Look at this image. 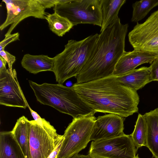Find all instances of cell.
<instances>
[{
    "label": "cell",
    "instance_id": "cell-1",
    "mask_svg": "<svg viewBox=\"0 0 158 158\" xmlns=\"http://www.w3.org/2000/svg\"><path fill=\"white\" fill-rule=\"evenodd\" d=\"M72 87L95 113L113 114L126 118L138 111L139 98L137 91L122 84L113 75L76 83Z\"/></svg>",
    "mask_w": 158,
    "mask_h": 158
},
{
    "label": "cell",
    "instance_id": "cell-2",
    "mask_svg": "<svg viewBox=\"0 0 158 158\" xmlns=\"http://www.w3.org/2000/svg\"><path fill=\"white\" fill-rule=\"evenodd\" d=\"M128 25L118 18L99 34L87 60L75 77L77 83L93 81L113 75L118 60L125 52Z\"/></svg>",
    "mask_w": 158,
    "mask_h": 158
},
{
    "label": "cell",
    "instance_id": "cell-3",
    "mask_svg": "<svg viewBox=\"0 0 158 158\" xmlns=\"http://www.w3.org/2000/svg\"><path fill=\"white\" fill-rule=\"evenodd\" d=\"M29 82L37 101L41 104L51 106L73 118L95 113L80 97L72 86H66L58 83H44L39 84L30 80Z\"/></svg>",
    "mask_w": 158,
    "mask_h": 158
},
{
    "label": "cell",
    "instance_id": "cell-4",
    "mask_svg": "<svg viewBox=\"0 0 158 158\" xmlns=\"http://www.w3.org/2000/svg\"><path fill=\"white\" fill-rule=\"evenodd\" d=\"M99 35L96 33L80 41L69 40L64 50L53 57V72L58 84H63L67 80L79 73Z\"/></svg>",
    "mask_w": 158,
    "mask_h": 158
},
{
    "label": "cell",
    "instance_id": "cell-5",
    "mask_svg": "<svg viewBox=\"0 0 158 158\" xmlns=\"http://www.w3.org/2000/svg\"><path fill=\"white\" fill-rule=\"evenodd\" d=\"M95 114L73 118L63 135L57 158H70L86 147L96 119Z\"/></svg>",
    "mask_w": 158,
    "mask_h": 158
},
{
    "label": "cell",
    "instance_id": "cell-6",
    "mask_svg": "<svg viewBox=\"0 0 158 158\" xmlns=\"http://www.w3.org/2000/svg\"><path fill=\"white\" fill-rule=\"evenodd\" d=\"M50 123L41 118L30 121L29 130L31 158H47L63 138Z\"/></svg>",
    "mask_w": 158,
    "mask_h": 158
},
{
    "label": "cell",
    "instance_id": "cell-7",
    "mask_svg": "<svg viewBox=\"0 0 158 158\" xmlns=\"http://www.w3.org/2000/svg\"><path fill=\"white\" fill-rule=\"evenodd\" d=\"M101 0H71L56 5L54 12L67 18L73 26L89 24L101 27L102 16Z\"/></svg>",
    "mask_w": 158,
    "mask_h": 158
},
{
    "label": "cell",
    "instance_id": "cell-8",
    "mask_svg": "<svg viewBox=\"0 0 158 158\" xmlns=\"http://www.w3.org/2000/svg\"><path fill=\"white\" fill-rule=\"evenodd\" d=\"M137 151L130 135L124 134L92 141L88 155L90 158H135Z\"/></svg>",
    "mask_w": 158,
    "mask_h": 158
},
{
    "label": "cell",
    "instance_id": "cell-9",
    "mask_svg": "<svg viewBox=\"0 0 158 158\" xmlns=\"http://www.w3.org/2000/svg\"><path fill=\"white\" fill-rule=\"evenodd\" d=\"M6 6L7 16L0 26L1 31L10 25L5 34L6 36L22 21L32 16L39 19H45L46 9L40 0H3Z\"/></svg>",
    "mask_w": 158,
    "mask_h": 158
},
{
    "label": "cell",
    "instance_id": "cell-10",
    "mask_svg": "<svg viewBox=\"0 0 158 158\" xmlns=\"http://www.w3.org/2000/svg\"><path fill=\"white\" fill-rule=\"evenodd\" d=\"M128 37L134 50L158 55V10L143 23H137Z\"/></svg>",
    "mask_w": 158,
    "mask_h": 158
},
{
    "label": "cell",
    "instance_id": "cell-11",
    "mask_svg": "<svg viewBox=\"0 0 158 158\" xmlns=\"http://www.w3.org/2000/svg\"><path fill=\"white\" fill-rule=\"evenodd\" d=\"M0 104L26 108L28 104L18 80L15 69L11 72L6 68L0 70Z\"/></svg>",
    "mask_w": 158,
    "mask_h": 158
},
{
    "label": "cell",
    "instance_id": "cell-12",
    "mask_svg": "<svg viewBox=\"0 0 158 158\" xmlns=\"http://www.w3.org/2000/svg\"><path fill=\"white\" fill-rule=\"evenodd\" d=\"M124 119L118 115L109 114L96 119L90 141H95L121 136L123 133Z\"/></svg>",
    "mask_w": 158,
    "mask_h": 158
},
{
    "label": "cell",
    "instance_id": "cell-13",
    "mask_svg": "<svg viewBox=\"0 0 158 158\" xmlns=\"http://www.w3.org/2000/svg\"><path fill=\"white\" fill-rule=\"evenodd\" d=\"M158 57L157 55L139 50L125 51L117 62L113 75H122L133 70L142 64H151Z\"/></svg>",
    "mask_w": 158,
    "mask_h": 158
},
{
    "label": "cell",
    "instance_id": "cell-14",
    "mask_svg": "<svg viewBox=\"0 0 158 158\" xmlns=\"http://www.w3.org/2000/svg\"><path fill=\"white\" fill-rule=\"evenodd\" d=\"M146 122V146L154 158H158V108L143 115Z\"/></svg>",
    "mask_w": 158,
    "mask_h": 158
},
{
    "label": "cell",
    "instance_id": "cell-15",
    "mask_svg": "<svg viewBox=\"0 0 158 158\" xmlns=\"http://www.w3.org/2000/svg\"><path fill=\"white\" fill-rule=\"evenodd\" d=\"M150 74L149 67H142L116 77L122 84L137 91L150 82Z\"/></svg>",
    "mask_w": 158,
    "mask_h": 158
},
{
    "label": "cell",
    "instance_id": "cell-16",
    "mask_svg": "<svg viewBox=\"0 0 158 158\" xmlns=\"http://www.w3.org/2000/svg\"><path fill=\"white\" fill-rule=\"evenodd\" d=\"M22 66L29 73L35 74L44 71H53V58L47 55L25 54L21 61Z\"/></svg>",
    "mask_w": 158,
    "mask_h": 158
},
{
    "label": "cell",
    "instance_id": "cell-17",
    "mask_svg": "<svg viewBox=\"0 0 158 158\" xmlns=\"http://www.w3.org/2000/svg\"><path fill=\"white\" fill-rule=\"evenodd\" d=\"M30 126V121L23 116L17 119L11 131L25 158H31L29 141Z\"/></svg>",
    "mask_w": 158,
    "mask_h": 158
},
{
    "label": "cell",
    "instance_id": "cell-18",
    "mask_svg": "<svg viewBox=\"0 0 158 158\" xmlns=\"http://www.w3.org/2000/svg\"><path fill=\"white\" fill-rule=\"evenodd\" d=\"M0 158H25L11 131L0 132Z\"/></svg>",
    "mask_w": 158,
    "mask_h": 158
},
{
    "label": "cell",
    "instance_id": "cell-19",
    "mask_svg": "<svg viewBox=\"0 0 158 158\" xmlns=\"http://www.w3.org/2000/svg\"><path fill=\"white\" fill-rule=\"evenodd\" d=\"M126 1V0H101L102 23L101 32L119 18V11Z\"/></svg>",
    "mask_w": 158,
    "mask_h": 158
},
{
    "label": "cell",
    "instance_id": "cell-20",
    "mask_svg": "<svg viewBox=\"0 0 158 158\" xmlns=\"http://www.w3.org/2000/svg\"><path fill=\"white\" fill-rule=\"evenodd\" d=\"M45 19L48 22L50 29L58 36H63L73 26L67 18L55 12L46 14Z\"/></svg>",
    "mask_w": 158,
    "mask_h": 158
},
{
    "label": "cell",
    "instance_id": "cell-21",
    "mask_svg": "<svg viewBox=\"0 0 158 158\" xmlns=\"http://www.w3.org/2000/svg\"><path fill=\"white\" fill-rule=\"evenodd\" d=\"M158 6V0H141L132 5L133 12L131 21L138 22L147 15L153 8Z\"/></svg>",
    "mask_w": 158,
    "mask_h": 158
},
{
    "label": "cell",
    "instance_id": "cell-22",
    "mask_svg": "<svg viewBox=\"0 0 158 158\" xmlns=\"http://www.w3.org/2000/svg\"><path fill=\"white\" fill-rule=\"evenodd\" d=\"M147 127L143 115L139 114L132 133L130 135L138 150L139 148L146 146Z\"/></svg>",
    "mask_w": 158,
    "mask_h": 158
},
{
    "label": "cell",
    "instance_id": "cell-23",
    "mask_svg": "<svg viewBox=\"0 0 158 158\" xmlns=\"http://www.w3.org/2000/svg\"><path fill=\"white\" fill-rule=\"evenodd\" d=\"M19 34L17 32L5 36V38L0 42V51L5 50V47L9 44L19 40Z\"/></svg>",
    "mask_w": 158,
    "mask_h": 158
},
{
    "label": "cell",
    "instance_id": "cell-24",
    "mask_svg": "<svg viewBox=\"0 0 158 158\" xmlns=\"http://www.w3.org/2000/svg\"><path fill=\"white\" fill-rule=\"evenodd\" d=\"M150 71V81H158V57L148 67Z\"/></svg>",
    "mask_w": 158,
    "mask_h": 158
},
{
    "label": "cell",
    "instance_id": "cell-25",
    "mask_svg": "<svg viewBox=\"0 0 158 158\" xmlns=\"http://www.w3.org/2000/svg\"><path fill=\"white\" fill-rule=\"evenodd\" d=\"M0 56L6 61L8 65V69L13 72L12 65L16 60L15 56L5 50L0 51Z\"/></svg>",
    "mask_w": 158,
    "mask_h": 158
},
{
    "label": "cell",
    "instance_id": "cell-26",
    "mask_svg": "<svg viewBox=\"0 0 158 158\" xmlns=\"http://www.w3.org/2000/svg\"><path fill=\"white\" fill-rule=\"evenodd\" d=\"M40 1L46 9L54 7L58 3V0H40Z\"/></svg>",
    "mask_w": 158,
    "mask_h": 158
},
{
    "label": "cell",
    "instance_id": "cell-27",
    "mask_svg": "<svg viewBox=\"0 0 158 158\" xmlns=\"http://www.w3.org/2000/svg\"><path fill=\"white\" fill-rule=\"evenodd\" d=\"M63 139L64 137L60 141L55 149L50 154L47 158H57L58 155L60 148Z\"/></svg>",
    "mask_w": 158,
    "mask_h": 158
},
{
    "label": "cell",
    "instance_id": "cell-28",
    "mask_svg": "<svg viewBox=\"0 0 158 158\" xmlns=\"http://www.w3.org/2000/svg\"><path fill=\"white\" fill-rule=\"evenodd\" d=\"M27 107L29 108L31 114L34 119L35 121H37L41 118L37 112L33 110L30 107L29 105H28Z\"/></svg>",
    "mask_w": 158,
    "mask_h": 158
},
{
    "label": "cell",
    "instance_id": "cell-29",
    "mask_svg": "<svg viewBox=\"0 0 158 158\" xmlns=\"http://www.w3.org/2000/svg\"><path fill=\"white\" fill-rule=\"evenodd\" d=\"M6 60L0 56V70L6 68Z\"/></svg>",
    "mask_w": 158,
    "mask_h": 158
},
{
    "label": "cell",
    "instance_id": "cell-30",
    "mask_svg": "<svg viewBox=\"0 0 158 158\" xmlns=\"http://www.w3.org/2000/svg\"><path fill=\"white\" fill-rule=\"evenodd\" d=\"M70 158H90L89 156L87 155H83L79 154H77L74 155L73 156Z\"/></svg>",
    "mask_w": 158,
    "mask_h": 158
},
{
    "label": "cell",
    "instance_id": "cell-31",
    "mask_svg": "<svg viewBox=\"0 0 158 158\" xmlns=\"http://www.w3.org/2000/svg\"><path fill=\"white\" fill-rule=\"evenodd\" d=\"M135 158H139L138 156V154H137L136 156V157H135Z\"/></svg>",
    "mask_w": 158,
    "mask_h": 158
}]
</instances>
